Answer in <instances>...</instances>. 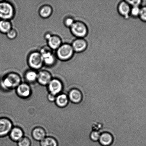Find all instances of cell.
<instances>
[{
    "mask_svg": "<svg viewBox=\"0 0 146 146\" xmlns=\"http://www.w3.org/2000/svg\"><path fill=\"white\" fill-rule=\"evenodd\" d=\"M21 77L17 73L11 72L0 80V86L5 90L17 88L21 84Z\"/></svg>",
    "mask_w": 146,
    "mask_h": 146,
    "instance_id": "cell-1",
    "label": "cell"
},
{
    "mask_svg": "<svg viewBox=\"0 0 146 146\" xmlns=\"http://www.w3.org/2000/svg\"><path fill=\"white\" fill-rule=\"evenodd\" d=\"M15 9L11 3L0 1V20L9 21L15 15Z\"/></svg>",
    "mask_w": 146,
    "mask_h": 146,
    "instance_id": "cell-2",
    "label": "cell"
},
{
    "mask_svg": "<svg viewBox=\"0 0 146 146\" xmlns=\"http://www.w3.org/2000/svg\"><path fill=\"white\" fill-rule=\"evenodd\" d=\"M57 50V57L60 60H68L72 58L73 55L74 50L71 45L69 44H61Z\"/></svg>",
    "mask_w": 146,
    "mask_h": 146,
    "instance_id": "cell-3",
    "label": "cell"
},
{
    "mask_svg": "<svg viewBox=\"0 0 146 146\" xmlns=\"http://www.w3.org/2000/svg\"><path fill=\"white\" fill-rule=\"evenodd\" d=\"M28 61L29 65L33 70H39L44 64L42 56L39 52L36 51L30 54Z\"/></svg>",
    "mask_w": 146,
    "mask_h": 146,
    "instance_id": "cell-4",
    "label": "cell"
},
{
    "mask_svg": "<svg viewBox=\"0 0 146 146\" xmlns=\"http://www.w3.org/2000/svg\"><path fill=\"white\" fill-rule=\"evenodd\" d=\"M70 28L72 33L79 38H83L88 34L87 26L81 21H75Z\"/></svg>",
    "mask_w": 146,
    "mask_h": 146,
    "instance_id": "cell-5",
    "label": "cell"
},
{
    "mask_svg": "<svg viewBox=\"0 0 146 146\" xmlns=\"http://www.w3.org/2000/svg\"><path fill=\"white\" fill-rule=\"evenodd\" d=\"M13 125L11 121L8 118H0V137L8 135L13 128Z\"/></svg>",
    "mask_w": 146,
    "mask_h": 146,
    "instance_id": "cell-6",
    "label": "cell"
},
{
    "mask_svg": "<svg viewBox=\"0 0 146 146\" xmlns=\"http://www.w3.org/2000/svg\"><path fill=\"white\" fill-rule=\"evenodd\" d=\"M48 90L50 94L56 96L59 94L63 89V84L60 80L53 79L48 84Z\"/></svg>",
    "mask_w": 146,
    "mask_h": 146,
    "instance_id": "cell-7",
    "label": "cell"
},
{
    "mask_svg": "<svg viewBox=\"0 0 146 146\" xmlns=\"http://www.w3.org/2000/svg\"><path fill=\"white\" fill-rule=\"evenodd\" d=\"M17 95L21 98H26L29 97L31 94V89L30 86L25 83H22L17 87Z\"/></svg>",
    "mask_w": 146,
    "mask_h": 146,
    "instance_id": "cell-8",
    "label": "cell"
},
{
    "mask_svg": "<svg viewBox=\"0 0 146 146\" xmlns=\"http://www.w3.org/2000/svg\"><path fill=\"white\" fill-rule=\"evenodd\" d=\"M51 80V74L48 71L43 70L38 73L37 81L41 86L48 85Z\"/></svg>",
    "mask_w": 146,
    "mask_h": 146,
    "instance_id": "cell-9",
    "label": "cell"
},
{
    "mask_svg": "<svg viewBox=\"0 0 146 146\" xmlns=\"http://www.w3.org/2000/svg\"><path fill=\"white\" fill-rule=\"evenodd\" d=\"M68 96L69 101L75 104L81 102L83 98L81 91L77 88H72L70 90L68 93Z\"/></svg>",
    "mask_w": 146,
    "mask_h": 146,
    "instance_id": "cell-10",
    "label": "cell"
},
{
    "mask_svg": "<svg viewBox=\"0 0 146 146\" xmlns=\"http://www.w3.org/2000/svg\"><path fill=\"white\" fill-rule=\"evenodd\" d=\"M72 46L74 51L77 52H83L86 49L87 43L86 41L82 38H78L73 42Z\"/></svg>",
    "mask_w": 146,
    "mask_h": 146,
    "instance_id": "cell-11",
    "label": "cell"
},
{
    "mask_svg": "<svg viewBox=\"0 0 146 146\" xmlns=\"http://www.w3.org/2000/svg\"><path fill=\"white\" fill-rule=\"evenodd\" d=\"M31 135L35 141H41L46 136V133L45 129L42 127H36L33 129Z\"/></svg>",
    "mask_w": 146,
    "mask_h": 146,
    "instance_id": "cell-12",
    "label": "cell"
},
{
    "mask_svg": "<svg viewBox=\"0 0 146 146\" xmlns=\"http://www.w3.org/2000/svg\"><path fill=\"white\" fill-rule=\"evenodd\" d=\"M24 133L22 129L15 127L13 128L9 133V136L13 141H18L23 137Z\"/></svg>",
    "mask_w": 146,
    "mask_h": 146,
    "instance_id": "cell-13",
    "label": "cell"
},
{
    "mask_svg": "<svg viewBox=\"0 0 146 146\" xmlns=\"http://www.w3.org/2000/svg\"><path fill=\"white\" fill-rule=\"evenodd\" d=\"M99 142L103 146H109L113 141V137L111 134L104 132L101 134Z\"/></svg>",
    "mask_w": 146,
    "mask_h": 146,
    "instance_id": "cell-14",
    "label": "cell"
},
{
    "mask_svg": "<svg viewBox=\"0 0 146 146\" xmlns=\"http://www.w3.org/2000/svg\"><path fill=\"white\" fill-rule=\"evenodd\" d=\"M48 47L51 50H57L61 45V40L57 35H51L47 40Z\"/></svg>",
    "mask_w": 146,
    "mask_h": 146,
    "instance_id": "cell-15",
    "label": "cell"
},
{
    "mask_svg": "<svg viewBox=\"0 0 146 146\" xmlns=\"http://www.w3.org/2000/svg\"><path fill=\"white\" fill-rule=\"evenodd\" d=\"M118 10L119 13L126 18H128L131 13V9L128 3L126 1H122L119 5Z\"/></svg>",
    "mask_w": 146,
    "mask_h": 146,
    "instance_id": "cell-16",
    "label": "cell"
},
{
    "mask_svg": "<svg viewBox=\"0 0 146 146\" xmlns=\"http://www.w3.org/2000/svg\"><path fill=\"white\" fill-rule=\"evenodd\" d=\"M69 102L68 95L65 94H59L56 97L55 101L56 105L60 108H64L67 106Z\"/></svg>",
    "mask_w": 146,
    "mask_h": 146,
    "instance_id": "cell-17",
    "label": "cell"
},
{
    "mask_svg": "<svg viewBox=\"0 0 146 146\" xmlns=\"http://www.w3.org/2000/svg\"><path fill=\"white\" fill-rule=\"evenodd\" d=\"M53 9L50 5H45L43 6L40 9L39 14L41 18L46 19L49 18L52 14Z\"/></svg>",
    "mask_w": 146,
    "mask_h": 146,
    "instance_id": "cell-18",
    "label": "cell"
},
{
    "mask_svg": "<svg viewBox=\"0 0 146 146\" xmlns=\"http://www.w3.org/2000/svg\"><path fill=\"white\" fill-rule=\"evenodd\" d=\"M12 25L9 21L0 20V32L6 34L12 29Z\"/></svg>",
    "mask_w": 146,
    "mask_h": 146,
    "instance_id": "cell-19",
    "label": "cell"
},
{
    "mask_svg": "<svg viewBox=\"0 0 146 146\" xmlns=\"http://www.w3.org/2000/svg\"><path fill=\"white\" fill-rule=\"evenodd\" d=\"M41 56L43 60L44 64L46 65L51 66L55 62V58L53 55L52 52L48 53Z\"/></svg>",
    "mask_w": 146,
    "mask_h": 146,
    "instance_id": "cell-20",
    "label": "cell"
},
{
    "mask_svg": "<svg viewBox=\"0 0 146 146\" xmlns=\"http://www.w3.org/2000/svg\"><path fill=\"white\" fill-rule=\"evenodd\" d=\"M41 146H58V141L53 137H47L40 142Z\"/></svg>",
    "mask_w": 146,
    "mask_h": 146,
    "instance_id": "cell-21",
    "label": "cell"
},
{
    "mask_svg": "<svg viewBox=\"0 0 146 146\" xmlns=\"http://www.w3.org/2000/svg\"><path fill=\"white\" fill-rule=\"evenodd\" d=\"M38 74L35 71L29 70L27 71L25 74L26 80L30 83H33L37 80Z\"/></svg>",
    "mask_w": 146,
    "mask_h": 146,
    "instance_id": "cell-22",
    "label": "cell"
},
{
    "mask_svg": "<svg viewBox=\"0 0 146 146\" xmlns=\"http://www.w3.org/2000/svg\"><path fill=\"white\" fill-rule=\"evenodd\" d=\"M17 144L18 146H31V140L28 137H23L18 141Z\"/></svg>",
    "mask_w": 146,
    "mask_h": 146,
    "instance_id": "cell-23",
    "label": "cell"
},
{
    "mask_svg": "<svg viewBox=\"0 0 146 146\" xmlns=\"http://www.w3.org/2000/svg\"><path fill=\"white\" fill-rule=\"evenodd\" d=\"M101 134V133L99 131H93L90 134V138L93 141H98L99 140Z\"/></svg>",
    "mask_w": 146,
    "mask_h": 146,
    "instance_id": "cell-24",
    "label": "cell"
},
{
    "mask_svg": "<svg viewBox=\"0 0 146 146\" xmlns=\"http://www.w3.org/2000/svg\"><path fill=\"white\" fill-rule=\"evenodd\" d=\"M17 35H18V33L17 31L13 28L6 34L7 38L11 40L15 39L16 38Z\"/></svg>",
    "mask_w": 146,
    "mask_h": 146,
    "instance_id": "cell-25",
    "label": "cell"
},
{
    "mask_svg": "<svg viewBox=\"0 0 146 146\" xmlns=\"http://www.w3.org/2000/svg\"><path fill=\"white\" fill-rule=\"evenodd\" d=\"M141 9L139 7H133L131 9V13L134 17H137L139 16Z\"/></svg>",
    "mask_w": 146,
    "mask_h": 146,
    "instance_id": "cell-26",
    "label": "cell"
},
{
    "mask_svg": "<svg viewBox=\"0 0 146 146\" xmlns=\"http://www.w3.org/2000/svg\"><path fill=\"white\" fill-rule=\"evenodd\" d=\"M75 21L72 18H68L66 19L64 21V24L65 26L67 27H71L72 26L73 24H74Z\"/></svg>",
    "mask_w": 146,
    "mask_h": 146,
    "instance_id": "cell-27",
    "label": "cell"
},
{
    "mask_svg": "<svg viewBox=\"0 0 146 146\" xmlns=\"http://www.w3.org/2000/svg\"><path fill=\"white\" fill-rule=\"evenodd\" d=\"M139 16L141 20L146 21V7L141 9Z\"/></svg>",
    "mask_w": 146,
    "mask_h": 146,
    "instance_id": "cell-28",
    "label": "cell"
},
{
    "mask_svg": "<svg viewBox=\"0 0 146 146\" xmlns=\"http://www.w3.org/2000/svg\"><path fill=\"white\" fill-rule=\"evenodd\" d=\"M127 2L129 5L132 6L133 7H139L141 3V1H127Z\"/></svg>",
    "mask_w": 146,
    "mask_h": 146,
    "instance_id": "cell-29",
    "label": "cell"
},
{
    "mask_svg": "<svg viewBox=\"0 0 146 146\" xmlns=\"http://www.w3.org/2000/svg\"><path fill=\"white\" fill-rule=\"evenodd\" d=\"M56 97V96L50 94L49 93L47 96V98L48 101L50 102H55Z\"/></svg>",
    "mask_w": 146,
    "mask_h": 146,
    "instance_id": "cell-30",
    "label": "cell"
},
{
    "mask_svg": "<svg viewBox=\"0 0 146 146\" xmlns=\"http://www.w3.org/2000/svg\"><path fill=\"white\" fill-rule=\"evenodd\" d=\"M51 34L49 33L46 34L45 36V38L46 40H48L49 38H50V37L51 36Z\"/></svg>",
    "mask_w": 146,
    "mask_h": 146,
    "instance_id": "cell-31",
    "label": "cell"
},
{
    "mask_svg": "<svg viewBox=\"0 0 146 146\" xmlns=\"http://www.w3.org/2000/svg\"></svg>",
    "mask_w": 146,
    "mask_h": 146,
    "instance_id": "cell-32",
    "label": "cell"
}]
</instances>
